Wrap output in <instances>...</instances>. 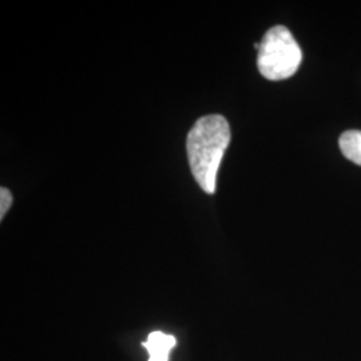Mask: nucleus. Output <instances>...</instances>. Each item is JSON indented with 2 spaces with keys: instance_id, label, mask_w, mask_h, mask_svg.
Here are the masks:
<instances>
[{
  "instance_id": "nucleus-1",
  "label": "nucleus",
  "mask_w": 361,
  "mask_h": 361,
  "mask_svg": "<svg viewBox=\"0 0 361 361\" xmlns=\"http://www.w3.org/2000/svg\"><path fill=\"white\" fill-rule=\"evenodd\" d=\"M229 143V123L219 114L200 118L188 134L186 150L190 170L205 193L216 192L219 165Z\"/></svg>"
},
{
  "instance_id": "nucleus-2",
  "label": "nucleus",
  "mask_w": 361,
  "mask_h": 361,
  "mask_svg": "<svg viewBox=\"0 0 361 361\" xmlns=\"http://www.w3.org/2000/svg\"><path fill=\"white\" fill-rule=\"evenodd\" d=\"M302 52L292 32L284 26L271 27L259 43L258 71L269 80H283L296 74Z\"/></svg>"
},
{
  "instance_id": "nucleus-3",
  "label": "nucleus",
  "mask_w": 361,
  "mask_h": 361,
  "mask_svg": "<svg viewBox=\"0 0 361 361\" xmlns=\"http://www.w3.org/2000/svg\"><path fill=\"white\" fill-rule=\"evenodd\" d=\"M176 345L177 338L161 331L152 332L147 340L142 343L143 348H146L150 355L149 361H169V353Z\"/></svg>"
},
{
  "instance_id": "nucleus-4",
  "label": "nucleus",
  "mask_w": 361,
  "mask_h": 361,
  "mask_svg": "<svg viewBox=\"0 0 361 361\" xmlns=\"http://www.w3.org/2000/svg\"><path fill=\"white\" fill-rule=\"evenodd\" d=\"M340 149L341 153L349 161L361 166V131L360 130H349L343 133L340 137Z\"/></svg>"
},
{
  "instance_id": "nucleus-5",
  "label": "nucleus",
  "mask_w": 361,
  "mask_h": 361,
  "mask_svg": "<svg viewBox=\"0 0 361 361\" xmlns=\"http://www.w3.org/2000/svg\"><path fill=\"white\" fill-rule=\"evenodd\" d=\"M13 204V194L10 193L8 189L1 188L0 189V219H4V214L10 209Z\"/></svg>"
}]
</instances>
